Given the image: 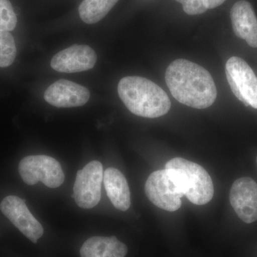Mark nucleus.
Segmentation results:
<instances>
[{
  "label": "nucleus",
  "mask_w": 257,
  "mask_h": 257,
  "mask_svg": "<svg viewBox=\"0 0 257 257\" xmlns=\"http://www.w3.org/2000/svg\"><path fill=\"white\" fill-rule=\"evenodd\" d=\"M103 182L114 207L120 211L128 210L131 206V196L124 175L117 169L109 167L104 172Z\"/></svg>",
  "instance_id": "nucleus-13"
},
{
  "label": "nucleus",
  "mask_w": 257,
  "mask_h": 257,
  "mask_svg": "<svg viewBox=\"0 0 257 257\" xmlns=\"http://www.w3.org/2000/svg\"><path fill=\"white\" fill-rule=\"evenodd\" d=\"M17 23L18 18L10 0H0V31H13Z\"/></svg>",
  "instance_id": "nucleus-17"
},
{
  "label": "nucleus",
  "mask_w": 257,
  "mask_h": 257,
  "mask_svg": "<svg viewBox=\"0 0 257 257\" xmlns=\"http://www.w3.org/2000/svg\"><path fill=\"white\" fill-rule=\"evenodd\" d=\"M104 177L102 165L92 161L77 172L74 185V199L82 209H92L101 199V184Z\"/></svg>",
  "instance_id": "nucleus-7"
},
{
  "label": "nucleus",
  "mask_w": 257,
  "mask_h": 257,
  "mask_svg": "<svg viewBox=\"0 0 257 257\" xmlns=\"http://www.w3.org/2000/svg\"><path fill=\"white\" fill-rule=\"evenodd\" d=\"M17 55L14 37L9 32L0 31V67H10Z\"/></svg>",
  "instance_id": "nucleus-16"
},
{
  "label": "nucleus",
  "mask_w": 257,
  "mask_h": 257,
  "mask_svg": "<svg viewBox=\"0 0 257 257\" xmlns=\"http://www.w3.org/2000/svg\"><path fill=\"white\" fill-rule=\"evenodd\" d=\"M225 1L226 0H207L208 10L217 8L222 5Z\"/></svg>",
  "instance_id": "nucleus-19"
},
{
  "label": "nucleus",
  "mask_w": 257,
  "mask_h": 257,
  "mask_svg": "<svg viewBox=\"0 0 257 257\" xmlns=\"http://www.w3.org/2000/svg\"><path fill=\"white\" fill-rule=\"evenodd\" d=\"M117 90L120 99L134 114L157 118L170 111L171 101L167 93L150 79L138 76L124 77Z\"/></svg>",
  "instance_id": "nucleus-2"
},
{
  "label": "nucleus",
  "mask_w": 257,
  "mask_h": 257,
  "mask_svg": "<svg viewBox=\"0 0 257 257\" xmlns=\"http://www.w3.org/2000/svg\"><path fill=\"white\" fill-rule=\"evenodd\" d=\"M166 83L179 102L195 109H206L214 104L217 90L210 73L199 64L179 59L168 66Z\"/></svg>",
  "instance_id": "nucleus-1"
},
{
  "label": "nucleus",
  "mask_w": 257,
  "mask_h": 257,
  "mask_svg": "<svg viewBox=\"0 0 257 257\" xmlns=\"http://www.w3.org/2000/svg\"><path fill=\"white\" fill-rule=\"evenodd\" d=\"M229 201L243 222L251 224L257 220V183L252 179H236L230 190Z\"/></svg>",
  "instance_id": "nucleus-9"
},
{
  "label": "nucleus",
  "mask_w": 257,
  "mask_h": 257,
  "mask_svg": "<svg viewBox=\"0 0 257 257\" xmlns=\"http://www.w3.org/2000/svg\"><path fill=\"white\" fill-rule=\"evenodd\" d=\"M119 0H84L79 5V17L84 23L93 25L102 20Z\"/></svg>",
  "instance_id": "nucleus-15"
},
{
  "label": "nucleus",
  "mask_w": 257,
  "mask_h": 257,
  "mask_svg": "<svg viewBox=\"0 0 257 257\" xmlns=\"http://www.w3.org/2000/svg\"><path fill=\"white\" fill-rule=\"evenodd\" d=\"M230 16L235 35L257 48V18L251 5L240 0L233 5Z\"/></svg>",
  "instance_id": "nucleus-12"
},
{
  "label": "nucleus",
  "mask_w": 257,
  "mask_h": 257,
  "mask_svg": "<svg viewBox=\"0 0 257 257\" xmlns=\"http://www.w3.org/2000/svg\"><path fill=\"white\" fill-rule=\"evenodd\" d=\"M145 190L150 202L163 210L175 211L182 206L183 190L170 170L152 172L145 183Z\"/></svg>",
  "instance_id": "nucleus-4"
},
{
  "label": "nucleus",
  "mask_w": 257,
  "mask_h": 257,
  "mask_svg": "<svg viewBox=\"0 0 257 257\" xmlns=\"http://www.w3.org/2000/svg\"><path fill=\"white\" fill-rule=\"evenodd\" d=\"M126 253L127 246L114 236H93L80 248L81 257H125Z\"/></svg>",
  "instance_id": "nucleus-14"
},
{
  "label": "nucleus",
  "mask_w": 257,
  "mask_h": 257,
  "mask_svg": "<svg viewBox=\"0 0 257 257\" xmlns=\"http://www.w3.org/2000/svg\"><path fill=\"white\" fill-rule=\"evenodd\" d=\"M256 163H257V157H256Z\"/></svg>",
  "instance_id": "nucleus-20"
},
{
  "label": "nucleus",
  "mask_w": 257,
  "mask_h": 257,
  "mask_svg": "<svg viewBox=\"0 0 257 257\" xmlns=\"http://www.w3.org/2000/svg\"><path fill=\"white\" fill-rule=\"evenodd\" d=\"M96 60V54L90 47L74 45L54 56L51 67L62 73H77L92 69Z\"/></svg>",
  "instance_id": "nucleus-10"
},
{
  "label": "nucleus",
  "mask_w": 257,
  "mask_h": 257,
  "mask_svg": "<svg viewBox=\"0 0 257 257\" xmlns=\"http://www.w3.org/2000/svg\"><path fill=\"white\" fill-rule=\"evenodd\" d=\"M165 169L170 170L180 182L184 195L196 205H204L210 202L214 189L210 175L202 166L176 157L169 161Z\"/></svg>",
  "instance_id": "nucleus-3"
},
{
  "label": "nucleus",
  "mask_w": 257,
  "mask_h": 257,
  "mask_svg": "<svg viewBox=\"0 0 257 257\" xmlns=\"http://www.w3.org/2000/svg\"><path fill=\"white\" fill-rule=\"evenodd\" d=\"M89 98L90 92L87 88L67 79L56 81L45 92L47 102L59 108L83 106L87 104Z\"/></svg>",
  "instance_id": "nucleus-11"
},
{
  "label": "nucleus",
  "mask_w": 257,
  "mask_h": 257,
  "mask_svg": "<svg viewBox=\"0 0 257 257\" xmlns=\"http://www.w3.org/2000/svg\"><path fill=\"white\" fill-rule=\"evenodd\" d=\"M0 210L32 242L37 243L44 234L43 226L32 215L25 200L21 198L8 196L2 201Z\"/></svg>",
  "instance_id": "nucleus-8"
},
{
  "label": "nucleus",
  "mask_w": 257,
  "mask_h": 257,
  "mask_svg": "<svg viewBox=\"0 0 257 257\" xmlns=\"http://www.w3.org/2000/svg\"><path fill=\"white\" fill-rule=\"evenodd\" d=\"M226 78L235 96L245 106L257 109V77L242 59L232 57L225 67Z\"/></svg>",
  "instance_id": "nucleus-6"
},
{
  "label": "nucleus",
  "mask_w": 257,
  "mask_h": 257,
  "mask_svg": "<svg viewBox=\"0 0 257 257\" xmlns=\"http://www.w3.org/2000/svg\"><path fill=\"white\" fill-rule=\"evenodd\" d=\"M18 170L28 185H35L40 181L49 188H57L64 181L63 170L58 161L47 155L25 157L20 161Z\"/></svg>",
  "instance_id": "nucleus-5"
},
{
  "label": "nucleus",
  "mask_w": 257,
  "mask_h": 257,
  "mask_svg": "<svg viewBox=\"0 0 257 257\" xmlns=\"http://www.w3.org/2000/svg\"><path fill=\"white\" fill-rule=\"evenodd\" d=\"M181 3L184 11L189 15H197L208 10L207 0H176Z\"/></svg>",
  "instance_id": "nucleus-18"
}]
</instances>
